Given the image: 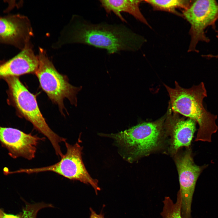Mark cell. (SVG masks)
Listing matches in <instances>:
<instances>
[{
  "instance_id": "15",
  "label": "cell",
  "mask_w": 218,
  "mask_h": 218,
  "mask_svg": "<svg viewBox=\"0 0 218 218\" xmlns=\"http://www.w3.org/2000/svg\"><path fill=\"white\" fill-rule=\"evenodd\" d=\"M163 207L160 213L162 218H182L181 214V197L179 190L176 201L174 203L169 197H165L163 201Z\"/></svg>"
},
{
  "instance_id": "19",
  "label": "cell",
  "mask_w": 218,
  "mask_h": 218,
  "mask_svg": "<svg viewBox=\"0 0 218 218\" xmlns=\"http://www.w3.org/2000/svg\"><path fill=\"white\" fill-rule=\"evenodd\" d=\"M216 37H217V38H218V34L216 35Z\"/></svg>"
},
{
  "instance_id": "3",
  "label": "cell",
  "mask_w": 218,
  "mask_h": 218,
  "mask_svg": "<svg viewBox=\"0 0 218 218\" xmlns=\"http://www.w3.org/2000/svg\"><path fill=\"white\" fill-rule=\"evenodd\" d=\"M166 117V114L155 121L143 122L104 136L114 139L124 150L128 160L134 161L168 147V138L164 125Z\"/></svg>"
},
{
  "instance_id": "6",
  "label": "cell",
  "mask_w": 218,
  "mask_h": 218,
  "mask_svg": "<svg viewBox=\"0 0 218 218\" xmlns=\"http://www.w3.org/2000/svg\"><path fill=\"white\" fill-rule=\"evenodd\" d=\"M67 151L58 162L49 166L39 168L21 169L17 172L28 174L51 171L71 180H77L91 185L96 194L101 190L98 181L90 176L87 171L82 158L83 148L78 143L71 145L64 142Z\"/></svg>"
},
{
  "instance_id": "9",
  "label": "cell",
  "mask_w": 218,
  "mask_h": 218,
  "mask_svg": "<svg viewBox=\"0 0 218 218\" xmlns=\"http://www.w3.org/2000/svg\"><path fill=\"white\" fill-rule=\"evenodd\" d=\"M166 114L165 127L170 137L167 150L173 156L181 148H190L196 130V123L191 119L180 117L172 110L169 104Z\"/></svg>"
},
{
  "instance_id": "11",
  "label": "cell",
  "mask_w": 218,
  "mask_h": 218,
  "mask_svg": "<svg viewBox=\"0 0 218 218\" xmlns=\"http://www.w3.org/2000/svg\"><path fill=\"white\" fill-rule=\"evenodd\" d=\"M33 36L30 21L26 16L16 14L0 17V42L21 50Z\"/></svg>"
},
{
  "instance_id": "12",
  "label": "cell",
  "mask_w": 218,
  "mask_h": 218,
  "mask_svg": "<svg viewBox=\"0 0 218 218\" xmlns=\"http://www.w3.org/2000/svg\"><path fill=\"white\" fill-rule=\"evenodd\" d=\"M38 65V56L35 54L30 41L16 55L0 63V79L35 73Z\"/></svg>"
},
{
  "instance_id": "7",
  "label": "cell",
  "mask_w": 218,
  "mask_h": 218,
  "mask_svg": "<svg viewBox=\"0 0 218 218\" xmlns=\"http://www.w3.org/2000/svg\"><path fill=\"white\" fill-rule=\"evenodd\" d=\"M183 17L190 25V41L188 52H198L197 47L200 42L208 43L210 39L205 30L211 26L216 29L218 20V2L214 0H194L189 8L183 11Z\"/></svg>"
},
{
  "instance_id": "14",
  "label": "cell",
  "mask_w": 218,
  "mask_h": 218,
  "mask_svg": "<svg viewBox=\"0 0 218 218\" xmlns=\"http://www.w3.org/2000/svg\"><path fill=\"white\" fill-rule=\"evenodd\" d=\"M150 5L155 11L167 12L183 17L182 14L177 10L181 8L183 10L188 9L193 0H147L144 1Z\"/></svg>"
},
{
  "instance_id": "16",
  "label": "cell",
  "mask_w": 218,
  "mask_h": 218,
  "mask_svg": "<svg viewBox=\"0 0 218 218\" xmlns=\"http://www.w3.org/2000/svg\"><path fill=\"white\" fill-rule=\"evenodd\" d=\"M51 204L43 202L31 204L26 203L21 213V218H36L38 211L46 207H53Z\"/></svg>"
},
{
  "instance_id": "10",
  "label": "cell",
  "mask_w": 218,
  "mask_h": 218,
  "mask_svg": "<svg viewBox=\"0 0 218 218\" xmlns=\"http://www.w3.org/2000/svg\"><path fill=\"white\" fill-rule=\"evenodd\" d=\"M44 139L15 128L0 126V142L7 149L9 155L14 159L34 158L38 145Z\"/></svg>"
},
{
  "instance_id": "18",
  "label": "cell",
  "mask_w": 218,
  "mask_h": 218,
  "mask_svg": "<svg viewBox=\"0 0 218 218\" xmlns=\"http://www.w3.org/2000/svg\"><path fill=\"white\" fill-rule=\"evenodd\" d=\"M90 218H104L103 213L97 214L91 208H90Z\"/></svg>"
},
{
  "instance_id": "5",
  "label": "cell",
  "mask_w": 218,
  "mask_h": 218,
  "mask_svg": "<svg viewBox=\"0 0 218 218\" xmlns=\"http://www.w3.org/2000/svg\"><path fill=\"white\" fill-rule=\"evenodd\" d=\"M38 56L39 65L35 73L43 90L62 111L65 98L76 105V95L80 88L71 84L65 76L57 71L43 48H39Z\"/></svg>"
},
{
  "instance_id": "8",
  "label": "cell",
  "mask_w": 218,
  "mask_h": 218,
  "mask_svg": "<svg viewBox=\"0 0 218 218\" xmlns=\"http://www.w3.org/2000/svg\"><path fill=\"white\" fill-rule=\"evenodd\" d=\"M173 157L179 175L182 217L191 218L192 202L196 183L204 167L195 164L189 148L184 151H179Z\"/></svg>"
},
{
  "instance_id": "13",
  "label": "cell",
  "mask_w": 218,
  "mask_h": 218,
  "mask_svg": "<svg viewBox=\"0 0 218 218\" xmlns=\"http://www.w3.org/2000/svg\"><path fill=\"white\" fill-rule=\"evenodd\" d=\"M143 0H101V5L107 13H114L123 22L127 23L121 13L125 12L132 15L136 19L151 28L141 13L139 6Z\"/></svg>"
},
{
  "instance_id": "1",
  "label": "cell",
  "mask_w": 218,
  "mask_h": 218,
  "mask_svg": "<svg viewBox=\"0 0 218 218\" xmlns=\"http://www.w3.org/2000/svg\"><path fill=\"white\" fill-rule=\"evenodd\" d=\"M146 41L143 36L123 24L93 23L75 15L63 30L55 46L84 44L104 49L109 54H113L121 51H137Z\"/></svg>"
},
{
  "instance_id": "17",
  "label": "cell",
  "mask_w": 218,
  "mask_h": 218,
  "mask_svg": "<svg viewBox=\"0 0 218 218\" xmlns=\"http://www.w3.org/2000/svg\"><path fill=\"white\" fill-rule=\"evenodd\" d=\"M0 218H21V214L15 215L7 214L0 208Z\"/></svg>"
},
{
  "instance_id": "2",
  "label": "cell",
  "mask_w": 218,
  "mask_h": 218,
  "mask_svg": "<svg viewBox=\"0 0 218 218\" xmlns=\"http://www.w3.org/2000/svg\"><path fill=\"white\" fill-rule=\"evenodd\" d=\"M175 88H171L164 84L169 94L172 110L180 114L197 122L199 125L196 141L210 142L212 135L218 129L216 121L217 116L208 112L203 104V100L207 96L204 83L193 85L186 89L175 82Z\"/></svg>"
},
{
  "instance_id": "4",
  "label": "cell",
  "mask_w": 218,
  "mask_h": 218,
  "mask_svg": "<svg viewBox=\"0 0 218 218\" xmlns=\"http://www.w3.org/2000/svg\"><path fill=\"white\" fill-rule=\"evenodd\" d=\"M4 79L8 85L10 99L18 111L49 139L56 155L61 156L63 154L60 144L65 142L66 139L54 133L48 125L39 109L36 97L28 91L18 77Z\"/></svg>"
}]
</instances>
